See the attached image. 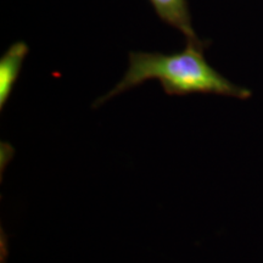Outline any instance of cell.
I'll return each instance as SVG.
<instances>
[{"label": "cell", "mask_w": 263, "mask_h": 263, "mask_svg": "<svg viewBox=\"0 0 263 263\" xmlns=\"http://www.w3.org/2000/svg\"><path fill=\"white\" fill-rule=\"evenodd\" d=\"M205 47L201 41H188L186 48L176 54L129 52V67L126 74L112 90L99 98L93 107L150 80L159 81L168 95L200 93L238 99L251 97L249 89L232 83L207 64L203 57Z\"/></svg>", "instance_id": "obj_1"}, {"label": "cell", "mask_w": 263, "mask_h": 263, "mask_svg": "<svg viewBox=\"0 0 263 263\" xmlns=\"http://www.w3.org/2000/svg\"><path fill=\"white\" fill-rule=\"evenodd\" d=\"M28 54V45L17 42L10 47L0 59V108H4L17 81L25 58Z\"/></svg>", "instance_id": "obj_2"}, {"label": "cell", "mask_w": 263, "mask_h": 263, "mask_svg": "<svg viewBox=\"0 0 263 263\" xmlns=\"http://www.w3.org/2000/svg\"><path fill=\"white\" fill-rule=\"evenodd\" d=\"M161 20L182 32L188 41H200L192 26L186 0H150Z\"/></svg>", "instance_id": "obj_3"}]
</instances>
